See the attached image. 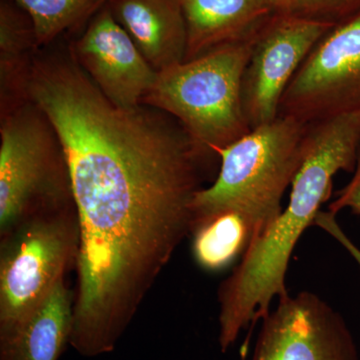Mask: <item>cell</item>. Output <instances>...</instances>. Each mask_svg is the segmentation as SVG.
<instances>
[{
    "mask_svg": "<svg viewBox=\"0 0 360 360\" xmlns=\"http://www.w3.org/2000/svg\"><path fill=\"white\" fill-rule=\"evenodd\" d=\"M359 144L360 113L307 124L288 205L220 285L222 352L234 345L241 331L267 316L274 300L288 295L285 279L291 255L330 198L335 175L354 172Z\"/></svg>",
    "mask_w": 360,
    "mask_h": 360,
    "instance_id": "cell-1",
    "label": "cell"
},
{
    "mask_svg": "<svg viewBox=\"0 0 360 360\" xmlns=\"http://www.w3.org/2000/svg\"><path fill=\"white\" fill-rule=\"evenodd\" d=\"M258 30L248 39L160 71L142 99L176 117L202 158L251 131L243 78Z\"/></svg>",
    "mask_w": 360,
    "mask_h": 360,
    "instance_id": "cell-2",
    "label": "cell"
},
{
    "mask_svg": "<svg viewBox=\"0 0 360 360\" xmlns=\"http://www.w3.org/2000/svg\"><path fill=\"white\" fill-rule=\"evenodd\" d=\"M307 127L293 118L278 116L217 149L219 174L212 186L194 195L193 219L219 210H238L264 234L283 212V194L302 161Z\"/></svg>",
    "mask_w": 360,
    "mask_h": 360,
    "instance_id": "cell-3",
    "label": "cell"
},
{
    "mask_svg": "<svg viewBox=\"0 0 360 360\" xmlns=\"http://www.w3.org/2000/svg\"><path fill=\"white\" fill-rule=\"evenodd\" d=\"M0 134V232L4 238L32 215L61 206L71 189L58 135L35 104L6 115Z\"/></svg>",
    "mask_w": 360,
    "mask_h": 360,
    "instance_id": "cell-4",
    "label": "cell"
},
{
    "mask_svg": "<svg viewBox=\"0 0 360 360\" xmlns=\"http://www.w3.org/2000/svg\"><path fill=\"white\" fill-rule=\"evenodd\" d=\"M77 248V217L63 206L32 215L2 238L0 336L20 328L46 300Z\"/></svg>",
    "mask_w": 360,
    "mask_h": 360,
    "instance_id": "cell-5",
    "label": "cell"
},
{
    "mask_svg": "<svg viewBox=\"0 0 360 360\" xmlns=\"http://www.w3.org/2000/svg\"><path fill=\"white\" fill-rule=\"evenodd\" d=\"M360 113V14L315 44L284 91L278 116L310 124Z\"/></svg>",
    "mask_w": 360,
    "mask_h": 360,
    "instance_id": "cell-6",
    "label": "cell"
},
{
    "mask_svg": "<svg viewBox=\"0 0 360 360\" xmlns=\"http://www.w3.org/2000/svg\"><path fill=\"white\" fill-rule=\"evenodd\" d=\"M333 26L288 13H274L260 26L243 78V110L251 129L278 117L291 79Z\"/></svg>",
    "mask_w": 360,
    "mask_h": 360,
    "instance_id": "cell-7",
    "label": "cell"
},
{
    "mask_svg": "<svg viewBox=\"0 0 360 360\" xmlns=\"http://www.w3.org/2000/svg\"><path fill=\"white\" fill-rule=\"evenodd\" d=\"M262 319L252 360H360L340 312L309 291L290 293Z\"/></svg>",
    "mask_w": 360,
    "mask_h": 360,
    "instance_id": "cell-8",
    "label": "cell"
},
{
    "mask_svg": "<svg viewBox=\"0 0 360 360\" xmlns=\"http://www.w3.org/2000/svg\"><path fill=\"white\" fill-rule=\"evenodd\" d=\"M70 51L97 89L122 108L141 106L158 77L108 4L87 23Z\"/></svg>",
    "mask_w": 360,
    "mask_h": 360,
    "instance_id": "cell-9",
    "label": "cell"
},
{
    "mask_svg": "<svg viewBox=\"0 0 360 360\" xmlns=\"http://www.w3.org/2000/svg\"><path fill=\"white\" fill-rule=\"evenodd\" d=\"M108 7L158 72L184 61L187 32L179 0H110Z\"/></svg>",
    "mask_w": 360,
    "mask_h": 360,
    "instance_id": "cell-10",
    "label": "cell"
},
{
    "mask_svg": "<svg viewBox=\"0 0 360 360\" xmlns=\"http://www.w3.org/2000/svg\"><path fill=\"white\" fill-rule=\"evenodd\" d=\"M186 18L184 61L248 39L274 13L267 0H179Z\"/></svg>",
    "mask_w": 360,
    "mask_h": 360,
    "instance_id": "cell-11",
    "label": "cell"
},
{
    "mask_svg": "<svg viewBox=\"0 0 360 360\" xmlns=\"http://www.w3.org/2000/svg\"><path fill=\"white\" fill-rule=\"evenodd\" d=\"M73 307L63 278L20 328L0 336V360H58L70 345Z\"/></svg>",
    "mask_w": 360,
    "mask_h": 360,
    "instance_id": "cell-12",
    "label": "cell"
},
{
    "mask_svg": "<svg viewBox=\"0 0 360 360\" xmlns=\"http://www.w3.org/2000/svg\"><path fill=\"white\" fill-rule=\"evenodd\" d=\"M189 233L196 264L217 272L241 259L262 232L245 213L224 210L193 219Z\"/></svg>",
    "mask_w": 360,
    "mask_h": 360,
    "instance_id": "cell-13",
    "label": "cell"
},
{
    "mask_svg": "<svg viewBox=\"0 0 360 360\" xmlns=\"http://www.w3.org/2000/svg\"><path fill=\"white\" fill-rule=\"evenodd\" d=\"M30 14L37 45L51 44L63 33L87 23L110 0H11Z\"/></svg>",
    "mask_w": 360,
    "mask_h": 360,
    "instance_id": "cell-14",
    "label": "cell"
},
{
    "mask_svg": "<svg viewBox=\"0 0 360 360\" xmlns=\"http://www.w3.org/2000/svg\"><path fill=\"white\" fill-rule=\"evenodd\" d=\"M37 46L34 25L30 14L11 0L0 2V51L1 75L9 72L13 61Z\"/></svg>",
    "mask_w": 360,
    "mask_h": 360,
    "instance_id": "cell-15",
    "label": "cell"
},
{
    "mask_svg": "<svg viewBox=\"0 0 360 360\" xmlns=\"http://www.w3.org/2000/svg\"><path fill=\"white\" fill-rule=\"evenodd\" d=\"M285 13L338 25L360 14V0H291Z\"/></svg>",
    "mask_w": 360,
    "mask_h": 360,
    "instance_id": "cell-16",
    "label": "cell"
},
{
    "mask_svg": "<svg viewBox=\"0 0 360 360\" xmlns=\"http://www.w3.org/2000/svg\"><path fill=\"white\" fill-rule=\"evenodd\" d=\"M352 180L336 194L335 200L328 205V210L338 214L343 210H350L360 217V144L356 165Z\"/></svg>",
    "mask_w": 360,
    "mask_h": 360,
    "instance_id": "cell-17",
    "label": "cell"
},
{
    "mask_svg": "<svg viewBox=\"0 0 360 360\" xmlns=\"http://www.w3.org/2000/svg\"><path fill=\"white\" fill-rule=\"evenodd\" d=\"M314 224L321 229L322 231H326V233H328L329 236H333L349 253L350 257L354 258L360 269V248L355 245L352 239L341 229L338 220H336V214H333L329 210L328 212L321 210L317 213Z\"/></svg>",
    "mask_w": 360,
    "mask_h": 360,
    "instance_id": "cell-18",
    "label": "cell"
},
{
    "mask_svg": "<svg viewBox=\"0 0 360 360\" xmlns=\"http://www.w3.org/2000/svg\"><path fill=\"white\" fill-rule=\"evenodd\" d=\"M274 13H285L291 0H267Z\"/></svg>",
    "mask_w": 360,
    "mask_h": 360,
    "instance_id": "cell-19",
    "label": "cell"
}]
</instances>
